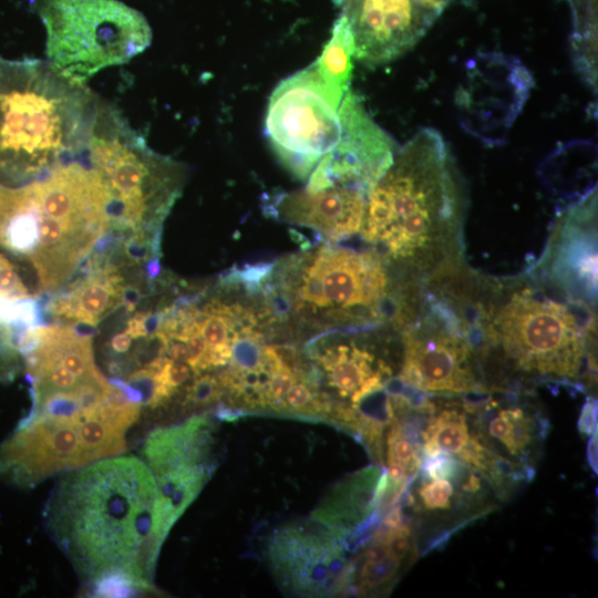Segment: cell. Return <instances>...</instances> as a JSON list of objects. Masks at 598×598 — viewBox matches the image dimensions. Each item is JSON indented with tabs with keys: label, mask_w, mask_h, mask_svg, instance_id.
<instances>
[{
	"label": "cell",
	"mask_w": 598,
	"mask_h": 598,
	"mask_svg": "<svg viewBox=\"0 0 598 598\" xmlns=\"http://www.w3.org/2000/svg\"><path fill=\"white\" fill-rule=\"evenodd\" d=\"M466 189L443 136L420 130L371 189L360 235L406 287L421 288L462 267Z\"/></svg>",
	"instance_id": "obj_1"
},
{
	"label": "cell",
	"mask_w": 598,
	"mask_h": 598,
	"mask_svg": "<svg viewBox=\"0 0 598 598\" xmlns=\"http://www.w3.org/2000/svg\"><path fill=\"white\" fill-rule=\"evenodd\" d=\"M45 515L58 545L94 586L117 580L143 592L153 589L165 536L156 483L141 460H100L69 474L56 486Z\"/></svg>",
	"instance_id": "obj_2"
},
{
	"label": "cell",
	"mask_w": 598,
	"mask_h": 598,
	"mask_svg": "<svg viewBox=\"0 0 598 598\" xmlns=\"http://www.w3.org/2000/svg\"><path fill=\"white\" fill-rule=\"evenodd\" d=\"M460 292L481 369L497 361L509 373L538 382L580 385L596 380V313L558 296L530 274L511 279L472 278Z\"/></svg>",
	"instance_id": "obj_3"
},
{
	"label": "cell",
	"mask_w": 598,
	"mask_h": 598,
	"mask_svg": "<svg viewBox=\"0 0 598 598\" xmlns=\"http://www.w3.org/2000/svg\"><path fill=\"white\" fill-rule=\"evenodd\" d=\"M97 105L49 62L0 60V174L32 182L81 154Z\"/></svg>",
	"instance_id": "obj_4"
},
{
	"label": "cell",
	"mask_w": 598,
	"mask_h": 598,
	"mask_svg": "<svg viewBox=\"0 0 598 598\" xmlns=\"http://www.w3.org/2000/svg\"><path fill=\"white\" fill-rule=\"evenodd\" d=\"M277 287L297 312L318 315L348 333L396 322L404 291L392 287L388 266L371 249L332 244L279 265Z\"/></svg>",
	"instance_id": "obj_5"
},
{
	"label": "cell",
	"mask_w": 598,
	"mask_h": 598,
	"mask_svg": "<svg viewBox=\"0 0 598 598\" xmlns=\"http://www.w3.org/2000/svg\"><path fill=\"white\" fill-rule=\"evenodd\" d=\"M109 199L111 226L145 234L156 228L179 196L182 167L152 151L122 115L97 106L83 150Z\"/></svg>",
	"instance_id": "obj_6"
},
{
	"label": "cell",
	"mask_w": 598,
	"mask_h": 598,
	"mask_svg": "<svg viewBox=\"0 0 598 598\" xmlns=\"http://www.w3.org/2000/svg\"><path fill=\"white\" fill-rule=\"evenodd\" d=\"M424 288L429 291L419 289L399 326L403 358L398 378L429 395L487 393L466 313L444 288Z\"/></svg>",
	"instance_id": "obj_7"
},
{
	"label": "cell",
	"mask_w": 598,
	"mask_h": 598,
	"mask_svg": "<svg viewBox=\"0 0 598 598\" xmlns=\"http://www.w3.org/2000/svg\"><path fill=\"white\" fill-rule=\"evenodd\" d=\"M38 13L48 62L79 84L130 61L152 42L146 18L118 0H39Z\"/></svg>",
	"instance_id": "obj_8"
},
{
	"label": "cell",
	"mask_w": 598,
	"mask_h": 598,
	"mask_svg": "<svg viewBox=\"0 0 598 598\" xmlns=\"http://www.w3.org/2000/svg\"><path fill=\"white\" fill-rule=\"evenodd\" d=\"M348 91L328 83L313 62L274 89L265 133L280 163L297 178L308 179L339 143L343 133L341 103Z\"/></svg>",
	"instance_id": "obj_9"
},
{
	"label": "cell",
	"mask_w": 598,
	"mask_h": 598,
	"mask_svg": "<svg viewBox=\"0 0 598 598\" xmlns=\"http://www.w3.org/2000/svg\"><path fill=\"white\" fill-rule=\"evenodd\" d=\"M529 274L566 300L596 309V188L558 217L542 257Z\"/></svg>",
	"instance_id": "obj_10"
},
{
	"label": "cell",
	"mask_w": 598,
	"mask_h": 598,
	"mask_svg": "<svg viewBox=\"0 0 598 598\" xmlns=\"http://www.w3.org/2000/svg\"><path fill=\"white\" fill-rule=\"evenodd\" d=\"M343 133L320 159L305 189L347 187L370 194L398 151L394 140L368 113L361 97L349 90L341 103Z\"/></svg>",
	"instance_id": "obj_11"
},
{
	"label": "cell",
	"mask_w": 598,
	"mask_h": 598,
	"mask_svg": "<svg viewBox=\"0 0 598 598\" xmlns=\"http://www.w3.org/2000/svg\"><path fill=\"white\" fill-rule=\"evenodd\" d=\"M532 85L529 72L517 59L499 53L477 56L457 93L463 126L486 143L504 138Z\"/></svg>",
	"instance_id": "obj_12"
},
{
	"label": "cell",
	"mask_w": 598,
	"mask_h": 598,
	"mask_svg": "<svg viewBox=\"0 0 598 598\" xmlns=\"http://www.w3.org/2000/svg\"><path fill=\"white\" fill-rule=\"evenodd\" d=\"M207 422L193 419L157 429L145 442L143 455L154 473L159 515L171 528L194 501L209 476L204 463L208 447Z\"/></svg>",
	"instance_id": "obj_13"
},
{
	"label": "cell",
	"mask_w": 598,
	"mask_h": 598,
	"mask_svg": "<svg viewBox=\"0 0 598 598\" xmlns=\"http://www.w3.org/2000/svg\"><path fill=\"white\" fill-rule=\"evenodd\" d=\"M81 419V411L73 416L35 414L7 451L22 480L31 483L92 464L80 432Z\"/></svg>",
	"instance_id": "obj_14"
},
{
	"label": "cell",
	"mask_w": 598,
	"mask_h": 598,
	"mask_svg": "<svg viewBox=\"0 0 598 598\" xmlns=\"http://www.w3.org/2000/svg\"><path fill=\"white\" fill-rule=\"evenodd\" d=\"M368 194L347 187L309 192H280L266 197V215L307 226L330 240H340L361 229Z\"/></svg>",
	"instance_id": "obj_15"
},
{
	"label": "cell",
	"mask_w": 598,
	"mask_h": 598,
	"mask_svg": "<svg viewBox=\"0 0 598 598\" xmlns=\"http://www.w3.org/2000/svg\"><path fill=\"white\" fill-rule=\"evenodd\" d=\"M478 419V436L496 454L525 467L534 445L540 441L543 420L528 406L508 404L501 406L488 393L474 401L473 410Z\"/></svg>",
	"instance_id": "obj_16"
},
{
	"label": "cell",
	"mask_w": 598,
	"mask_h": 598,
	"mask_svg": "<svg viewBox=\"0 0 598 598\" xmlns=\"http://www.w3.org/2000/svg\"><path fill=\"white\" fill-rule=\"evenodd\" d=\"M316 359L327 374L328 384L340 398H349L352 409L365 396L384 389L393 377L388 362L354 340L329 346Z\"/></svg>",
	"instance_id": "obj_17"
},
{
	"label": "cell",
	"mask_w": 598,
	"mask_h": 598,
	"mask_svg": "<svg viewBox=\"0 0 598 598\" xmlns=\"http://www.w3.org/2000/svg\"><path fill=\"white\" fill-rule=\"evenodd\" d=\"M89 264L91 272L49 303L52 316L95 326L122 301L125 287L117 269L112 265Z\"/></svg>",
	"instance_id": "obj_18"
},
{
	"label": "cell",
	"mask_w": 598,
	"mask_h": 598,
	"mask_svg": "<svg viewBox=\"0 0 598 598\" xmlns=\"http://www.w3.org/2000/svg\"><path fill=\"white\" fill-rule=\"evenodd\" d=\"M464 404L446 405L429 414L421 432V453L424 457L448 454L460 461L468 452L478 434L471 432Z\"/></svg>",
	"instance_id": "obj_19"
},
{
	"label": "cell",
	"mask_w": 598,
	"mask_h": 598,
	"mask_svg": "<svg viewBox=\"0 0 598 598\" xmlns=\"http://www.w3.org/2000/svg\"><path fill=\"white\" fill-rule=\"evenodd\" d=\"M354 44L347 19L340 14L321 54L313 62L319 74L331 85L348 91L352 75Z\"/></svg>",
	"instance_id": "obj_20"
},
{
	"label": "cell",
	"mask_w": 598,
	"mask_h": 598,
	"mask_svg": "<svg viewBox=\"0 0 598 598\" xmlns=\"http://www.w3.org/2000/svg\"><path fill=\"white\" fill-rule=\"evenodd\" d=\"M467 468L468 465L465 464L455 476L448 478H427L420 475L416 497L410 494L409 504L416 505L419 512L426 514H443L453 509L454 505H470L478 497L467 494L462 488Z\"/></svg>",
	"instance_id": "obj_21"
},
{
	"label": "cell",
	"mask_w": 598,
	"mask_h": 598,
	"mask_svg": "<svg viewBox=\"0 0 598 598\" xmlns=\"http://www.w3.org/2000/svg\"><path fill=\"white\" fill-rule=\"evenodd\" d=\"M264 334L256 328L238 331L231 340L230 367L238 371L258 370L264 360Z\"/></svg>",
	"instance_id": "obj_22"
},
{
	"label": "cell",
	"mask_w": 598,
	"mask_h": 598,
	"mask_svg": "<svg viewBox=\"0 0 598 598\" xmlns=\"http://www.w3.org/2000/svg\"><path fill=\"white\" fill-rule=\"evenodd\" d=\"M362 565L359 570L358 585L354 588L357 594H370L386 586L396 576L401 566L399 559L392 554L382 559H361Z\"/></svg>",
	"instance_id": "obj_23"
},
{
	"label": "cell",
	"mask_w": 598,
	"mask_h": 598,
	"mask_svg": "<svg viewBox=\"0 0 598 598\" xmlns=\"http://www.w3.org/2000/svg\"><path fill=\"white\" fill-rule=\"evenodd\" d=\"M0 297L11 300L30 298L28 288L2 254H0Z\"/></svg>",
	"instance_id": "obj_24"
},
{
	"label": "cell",
	"mask_w": 598,
	"mask_h": 598,
	"mask_svg": "<svg viewBox=\"0 0 598 598\" xmlns=\"http://www.w3.org/2000/svg\"><path fill=\"white\" fill-rule=\"evenodd\" d=\"M220 386L217 378L209 374L200 375L189 386L186 395L187 402L196 405L208 404L220 396Z\"/></svg>",
	"instance_id": "obj_25"
},
{
	"label": "cell",
	"mask_w": 598,
	"mask_h": 598,
	"mask_svg": "<svg viewBox=\"0 0 598 598\" xmlns=\"http://www.w3.org/2000/svg\"><path fill=\"white\" fill-rule=\"evenodd\" d=\"M577 427L580 434L590 436L597 432V400L588 398L581 409Z\"/></svg>",
	"instance_id": "obj_26"
},
{
	"label": "cell",
	"mask_w": 598,
	"mask_h": 598,
	"mask_svg": "<svg viewBox=\"0 0 598 598\" xmlns=\"http://www.w3.org/2000/svg\"><path fill=\"white\" fill-rule=\"evenodd\" d=\"M165 355L172 361L187 363L189 354L186 342L176 338H169Z\"/></svg>",
	"instance_id": "obj_27"
},
{
	"label": "cell",
	"mask_w": 598,
	"mask_h": 598,
	"mask_svg": "<svg viewBox=\"0 0 598 598\" xmlns=\"http://www.w3.org/2000/svg\"><path fill=\"white\" fill-rule=\"evenodd\" d=\"M132 343V337L123 331L115 334L111 340V349L116 353H125L130 349Z\"/></svg>",
	"instance_id": "obj_28"
},
{
	"label": "cell",
	"mask_w": 598,
	"mask_h": 598,
	"mask_svg": "<svg viewBox=\"0 0 598 598\" xmlns=\"http://www.w3.org/2000/svg\"><path fill=\"white\" fill-rule=\"evenodd\" d=\"M587 461L590 468L597 474V432L590 435L588 446H587Z\"/></svg>",
	"instance_id": "obj_29"
}]
</instances>
